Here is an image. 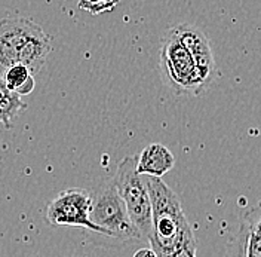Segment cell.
Masks as SVG:
<instances>
[{"label":"cell","instance_id":"1","mask_svg":"<svg viewBox=\"0 0 261 257\" xmlns=\"http://www.w3.org/2000/svg\"><path fill=\"white\" fill-rule=\"evenodd\" d=\"M151 205L150 245L158 257H166L181 247L195 242V233L189 223L178 195L162 178L143 176Z\"/></svg>","mask_w":261,"mask_h":257},{"label":"cell","instance_id":"2","mask_svg":"<svg viewBox=\"0 0 261 257\" xmlns=\"http://www.w3.org/2000/svg\"><path fill=\"white\" fill-rule=\"evenodd\" d=\"M52 51V37L30 18L0 19V76L14 64L25 65L33 75H37Z\"/></svg>","mask_w":261,"mask_h":257},{"label":"cell","instance_id":"3","mask_svg":"<svg viewBox=\"0 0 261 257\" xmlns=\"http://www.w3.org/2000/svg\"><path fill=\"white\" fill-rule=\"evenodd\" d=\"M91 193L89 219L101 232V244L119 247L132 241H144L132 225L123 201L120 199L113 178L101 180Z\"/></svg>","mask_w":261,"mask_h":257},{"label":"cell","instance_id":"4","mask_svg":"<svg viewBox=\"0 0 261 257\" xmlns=\"http://www.w3.org/2000/svg\"><path fill=\"white\" fill-rule=\"evenodd\" d=\"M159 70L165 85L172 94L179 97H196L205 92L211 82L197 68L195 60L169 29L161 42Z\"/></svg>","mask_w":261,"mask_h":257},{"label":"cell","instance_id":"5","mask_svg":"<svg viewBox=\"0 0 261 257\" xmlns=\"http://www.w3.org/2000/svg\"><path fill=\"white\" fill-rule=\"evenodd\" d=\"M137 159L138 156L123 158L112 178L132 225L141 233L143 240L148 242L151 233V205L144 177L135 170Z\"/></svg>","mask_w":261,"mask_h":257},{"label":"cell","instance_id":"6","mask_svg":"<svg viewBox=\"0 0 261 257\" xmlns=\"http://www.w3.org/2000/svg\"><path fill=\"white\" fill-rule=\"evenodd\" d=\"M91 193L83 188H70L60 192L46 207L45 219L50 226L83 227L89 233L101 235L99 229L89 219Z\"/></svg>","mask_w":261,"mask_h":257},{"label":"cell","instance_id":"7","mask_svg":"<svg viewBox=\"0 0 261 257\" xmlns=\"http://www.w3.org/2000/svg\"><path fill=\"white\" fill-rule=\"evenodd\" d=\"M171 30L179 40V43L189 51V54L195 60L196 65L202 72V75L212 83L217 76V65L214 60L211 43L205 36V33L197 29L196 26L186 22L172 27Z\"/></svg>","mask_w":261,"mask_h":257},{"label":"cell","instance_id":"8","mask_svg":"<svg viewBox=\"0 0 261 257\" xmlns=\"http://www.w3.org/2000/svg\"><path fill=\"white\" fill-rule=\"evenodd\" d=\"M175 165V158L166 146L153 143L146 146L137 159V173L141 176L162 178Z\"/></svg>","mask_w":261,"mask_h":257},{"label":"cell","instance_id":"9","mask_svg":"<svg viewBox=\"0 0 261 257\" xmlns=\"http://www.w3.org/2000/svg\"><path fill=\"white\" fill-rule=\"evenodd\" d=\"M2 78L6 88L16 96H29L34 91V75L25 65L14 64L8 67Z\"/></svg>","mask_w":261,"mask_h":257},{"label":"cell","instance_id":"10","mask_svg":"<svg viewBox=\"0 0 261 257\" xmlns=\"http://www.w3.org/2000/svg\"><path fill=\"white\" fill-rule=\"evenodd\" d=\"M25 109L27 104L21 100V97L6 88L3 78L0 76V125L8 129L12 128V119H15Z\"/></svg>","mask_w":261,"mask_h":257},{"label":"cell","instance_id":"11","mask_svg":"<svg viewBox=\"0 0 261 257\" xmlns=\"http://www.w3.org/2000/svg\"><path fill=\"white\" fill-rule=\"evenodd\" d=\"M119 0H79V8L94 15L101 12H110L116 8Z\"/></svg>","mask_w":261,"mask_h":257},{"label":"cell","instance_id":"12","mask_svg":"<svg viewBox=\"0 0 261 257\" xmlns=\"http://www.w3.org/2000/svg\"><path fill=\"white\" fill-rule=\"evenodd\" d=\"M224 257H246V237L245 229L241 226L239 233L227 244Z\"/></svg>","mask_w":261,"mask_h":257},{"label":"cell","instance_id":"13","mask_svg":"<svg viewBox=\"0 0 261 257\" xmlns=\"http://www.w3.org/2000/svg\"><path fill=\"white\" fill-rule=\"evenodd\" d=\"M196 248H197L196 241L190 242V244L181 247L175 253H172V254H169V256L166 257H196Z\"/></svg>","mask_w":261,"mask_h":257},{"label":"cell","instance_id":"14","mask_svg":"<svg viewBox=\"0 0 261 257\" xmlns=\"http://www.w3.org/2000/svg\"><path fill=\"white\" fill-rule=\"evenodd\" d=\"M134 257H158V254L154 253V250L153 248H140L138 251H135L134 253Z\"/></svg>","mask_w":261,"mask_h":257}]
</instances>
